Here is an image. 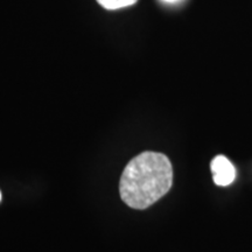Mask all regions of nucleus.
I'll use <instances>...</instances> for the list:
<instances>
[{"label": "nucleus", "instance_id": "f257e3e1", "mask_svg": "<svg viewBox=\"0 0 252 252\" xmlns=\"http://www.w3.org/2000/svg\"><path fill=\"white\" fill-rule=\"evenodd\" d=\"M173 167L165 154L143 152L127 163L119 184L121 197L133 209H146L169 191Z\"/></svg>", "mask_w": 252, "mask_h": 252}, {"label": "nucleus", "instance_id": "f03ea898", "mask_svg": "<svg viewBox=\"0 0 252 252\" xmlns=\"http://www.w3.org/2000/svg\"><path fill=\"white\" fill-rule=\"evenodd\" d=\"M212 172L214 182L220 187H226L235 180L236 171L231 161L224 156H217L212 161Z\"/></svg>", "mask_w": 252, "mask_h": 252}, {"label": "nucleus", "instance_id": "39448f33", "mask_svg": "<svg viewBox=\"0 0 252 252\" xmlns=\"http://www.w3.org/2000/svg\"><path fill=\"white\" fill-rule=\"evenodd\" d=\"M0 201H1V191H0Z\"/></svg>", "mask_w": 252, "mask_h": 252}, {"label": "nucleus", "instance_id": "7ed1b4c3", "mask_svg": "<svg viewBox=\"0 0 252 252\" xmlns=\"http://www.w3.org/2000/svg\"><path fill=\"white\" fill-rule=\"evenodd\" d=\"M138 0H97L100 6L106 9H119L134 5Z\"/></svg>", "mask_w": 252, "mask_h": 252}, {"label": "nucleus", "instance_id": "20e7f679", "mask_svg": "<svg viewBox=\"0 0 252 252\" xmlns=\"http://www.w3.org/2000/svg\"><path fill=\"white\" fill-rule=\"evenodd\" d=\"M163 1H166V2H175V1H178V0H163Z\"/></svg>", "mask_w": 252, "mask_h": 252}]
</instances>
